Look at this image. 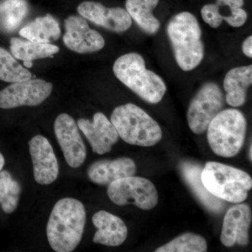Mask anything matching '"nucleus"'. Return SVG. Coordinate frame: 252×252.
I'll return each mask as SVG.
<instances>
[{
  "label": "nucleus",
  "mask_w": 252,
  "mask_h": 252,
  "mask_svg": "<svg viewBox=\"0 0 252 252\" xmlns=\"http://www.w3.org/2000/svg\"><path fill=\"white\" fill-rule=\"evenodd\" d=\"M86 220L85 207L75 198L59 200L50 215L46 233L50 246L57 252L74 251L80 243Z\"/></svg>",
  "instance_id": "1"
},
{
  "label": "nucleus",
  "mask_w": 252,
  "mask_h": 252,
  "mask_svg": "<svg viewBox=\"0 0 252 252\" xmlns=\"http://www.w3.org/2000/svg\"><path fill=\"white\" fill-rule=\"evenodd\" d=\"M167 34L181 69L189 72L198 67L205 56V48L196 17L188 11L179 13L169 21Z\"/></svg>",
  "instance_id": "2"
},
{
  "label": "nucleus",
  "mask_w": 252,
  "mask_h": 252,
  "mask_svg": "<svg viewBox=\"0 0 252 252\" xmlns=\"http://www.w3.org/2000/svg\"><path fill=\"white\" fill-rule=\"evenodd\" d=\"M113 72L121 82L148 103H159L166 93V84L162 78L147 69L143 57L137 53L119 57Z\"/></svg>",
  "instance_id": "3"
},
{
  "label": "nucleus",
  "mask_w": 252,
  "mask_h": 252,
  "mask_svg": "<svg viewBox=\"0 0 252 252\" xmlns=\"http://www.w3.org/2000/svg\"><path fill=\"white\" fill-rule=\"evenodd\" d=\"M111 122L119 137L132 145L149 147L155 145L162 138L160 126L138 106L127 103L113 111Z\"/></svg>",
  "instance_id": "4"
},
{
  "label": "nucleus",
  "mask_w": 252,
  "mask_h": 252,
  "mask_svg": "<svg viewBox=\"0 0 252 252\" xmlns=\"http://www.w3.org/2000/svg\"><path fill=\"white\" fill-rule=\"evenodd\" d=\"M201 180L214 196L233 203L245 201L252 187V177L247 172L217 162L205 164Z\"/></svg>",
  "instance_id": "5"
},
{
  "label": "nucleus",
  "mask_w": 252,
  "mask_h": 252,
  "mask_svg": "<svg viewBox=\"0 0 252 252\" xmlns=\"http://www.w3.org/2000/svg\"><path fill=\"white\" fill-rule=\"evenodd\" d=\"M207 131V140L214 153L232 158L243 148L247 132L246 119L238 109H223L212 119Z\"/></svg>",
  "instance_id": "6"
},
{
  "label": "nucleus",
  "mask_w": 252,
  "mask_h": 252,
  "mask_svg": "<svg viewBox=\"0 0 252 252\" xmlns=\"http://www.w3.org/2000/svg\"><path fill=\"white\" fill-rule=\"evenodd\" d=\"M224 106V95L218 84H204L192 99L187 111V121L192 132L198 135L206 132L212 119Z\"/></svg>",
  "instance_id": "7"
},
{
  "label": "nucleus",
  "mask_w": 252,
  "mask_h": 252,
  "mask_svg": "<svg viewBox=\"0 0 252 252\" xmlns=\"http://www.w3.org/2000/svg\"><path fill=\"white\" fill-rule=\"evenodd\" d=\"M107 194L116 205H135L144 210H152L158 203V195L151 181L140 177H125L108 185Z\"/></svg>",
  "instance_id": "8"
},
{
  "label": "nucleus",
  "mask_w": 252,
  "mask_h": 252,
  "mask_svg": "<svg viewBox=\"0 0 252 252\" xmlns=\"http://www.w3.org/2000/svg\"><path fill=\"white\" fill-rule=\"evenodd\" d=\"M52 91L53 84L40 79L12 83L0 91V108L39 105L49 97Z\"/></svg>",
  "instance_id": "9"
},
{
  "label": "nucleus",
  "mask_w": 252,
  "mask_h": 252,
  "mask_svg": "<svg viewBox=\"0 0 252 252\" xmlns=\"http://www.w3.org/2000/svg\"><path fill=\"white\" fill-rule=\"evenodd\" d=\"M54 132L68 165L80 167L86 158V148L75 121L67 114H60L55 121Z\"/></svg>",
  "instance_id": "10"
},
{
  "label": "nucleus",
  "mask_w": 252,
  "mask_h": 252,
  "mask_svg": "<svg viewBox=\"0 0 252 252\" xmlns=\"http://www.w3.org/2000/svg\"><path fill=\"white\" fill-rule=\"evenodd\" d=\"M65 33L63 42L68 49L77 54H91L103 49V36L91 29L84 18L70 16L64 20Z\"/></svg>",
  "instance_id": "11"
},
{
  "label": "nucleus",
  "mask_w": 252,
  "mask_h": 252,
  "mask_svg": "<svg viewBox=\"0 0 252 252\" xmlns=\"http://www.w3.org/2000/svg\"><path fill=\"white\" fill-rule=\"evenodd\" d=\"M77 11L83 18L114 32H124L132 26L130 15L121 7H106L97 1H85L78 6Z\"/></svg>",
  "instance_id": "12"
},
{
  "label": "nucleus",
  "mask_w": 252,
  "mask_h": 252,
  "mask_svg": "<svg viewBox=\"0 0 252 252\" xmlns=\"http://www.w3.org/2000/svg\"><path fill=\"white\" fill-rule=\"evenodd\" d=\"M29 151L36 182L41 185L54 182L59 176V165L49 140L44 136H34L29 142Z\"/></svg>",
  "instance_id": "13"
},
{
  "label": "nucleus",
  "mask_w": 252,
  "mask_h": 252,
  "mask_svg": "<svg viewBox=\"0 0 252 252\" xmlns=\"http://www.w3.org/2000/svg\"><path fill=\"white\" fill-rule=\"evenodd\" d=\"M77 126L90 143L93 152L99 155L110 152L112 146L119 140L115 127L102 113L94 114L92 122L79 119Z\"/></svg>",
  "instance_id": "14"
},
{
  "label": "nucleus",
  "mask_w": 252,
  "mask_h": 252,
  "mask_svg": "<svg viewBox=\"0 0 252 252\" xmlns=\"http://www.w3.org/2000/svg\"><path fill=\"white\" fill-rule=\"evenodd\" d=\"M252 223V212L246 204H239L225 214L222 226L220 242L231 248L235 244L246 246L249 243V230Z\"/></svg>",
  "instance_id": "15"
},
{
  "label": "nucleus",
  "mask_w": 252,
  "mask_h": 252,
  "mask_svg": "<svg viewBox=\"0 0 252 252\" xmlns=\"http://www.w3.org/2000/svg\"><path fill=\"white\" fill-rule=\"evenodd\" d=\"M244 0H217L215 4H208L201 9L202 18L212 28H218L223 21L233 28L244 26L248 16L243 9Z\"/></svg>",
  "instance_id": "16"
},
{
  "label": "nucleus",
  "mask_w": 252,
  "mask_h": 252,
  "mask_svg": "<svg viewBox=\"0 0 252 252\" xmlns=\"http://www.w3.org/2000/svg\"><path fill=\"white\" fill-rule=\"evenodd\" d=\"M136 170L133 160L122 157L94 162L88 169V176L96 185L108 186L115 181L134 176Z\"/></svg>",
  "instance_id": "17"
},
{
  "label": "nucleus",
  "mask_w": 252,
  "mask_h": 252,
  "mask_svg": "<svg viewBox=\"0 0 252 252\" xmlns=\"http://www.w3.org/2000/svg\"><path fill=\"white\" fill-rule=\"evenodd\" d=\"M93 223L97 230L94 237V243L109 247H117L126 241L127 228L119 217L104 210L96 212Z\"/></svg>",
  "instance_id": "18"
},
{
  "label": "nucleus",
  "mask_w": 252,
  "mask_h": 252,
  "mask_svg": "<svg viewBox=\"0 0 252 252\" xmlns=\"http://www.w3.org/2000/svg\"><path fill=\"white\" fill-rule=\"evenodd\" d=\"M252 83V65L233 68L225 74L223 89L226 93L225 100L233 107L243 106Z\"/></svg>",
  "instance_id": "19"
},
{
  "label": "nucleus",
  "mask_w": 252,
  "mask_h": 252,
  "mask_svg": "<svg viewBox=\"0 0 252 252\" xmlns=\"http://www.w3.org/2000/svg\"><path fill=\"white\" fill-rule=\"evenodd\" d=\"M181 172L184 179L207 210L215 213H220L224 208L223 200L212 195L204 186L201 180L203 168L198 164L185 161L180 165Z\"/></svg>",
  "instance_id": "20"
},
{
  "label": "nucleus",
  "mask_w": 252,
  "mask_h": 252,
  "mask_svg": "<svg viewBox=\"0 0 252 252\" xmlns=\"http://www.w3.org/2000/svg\"><path fill=\"white\" fill-rule=\"evenodd\" d=\"M19 34L28 40L50 44L61 37V30L57 20L46 14L28 23L20 31Z\"/></svg>",
  "instance_id": "21"
},
{
  "label": "nucleus",
  "mask_w": 252,
  "mask_h": 252,
  "mask_svg": "<svg viewBox=\"0 0 252 252\" xmlns=\"http://www.w3.org/2000/svg\"><path fill=\"white\" fill-rule=\"evenodd\" d=\"M159 1L160 0H126V11L140 29L147 34H156L160 29V22L152 13Z\"/></svg>",
  "instance_id": "22"
},
{
  "label": "nucleus",
  "mask_w": 252,
  "mask_h": 252,
  "mask_svg": "<svg viewBox=\"0 0 252 252\" xmlns=\"http://www.w3.org/2000/svg\"><path fill=\"white\" fill-rule=\"evenodd\" d=\"M10 44L13 56L23 62L52 57L59 51V48L53 44L24 41L16 37L11 38Z\"/></svg>",
  "instance_id": "23"
},
{
  "label": "nucleus",
  "mask_w": 252,
  "mask_h": 252,
  "mask_svg": "<svg viewBox=\"0 0 252 252\" xmlns=\"http://www.w3.org/2000/svg\"><path fill=\"white\" fill-rule=\"evenodd\" d=\"M28 13L26 0H4L0 4V26L6 32H14Z\"/></svg>",
  "instance_id": "24"
},
{
  "label": "nucleus",
  "mask_w": 252,
  "mask_h": 252,
  "mask_svg": "<svg viewBox=\"0 0 252 252\" xmlns=\"http://www.w3.org/2000/svg\"><path fill=\"white\" fill-rule=\"evenodd\" d=\"M21 187L6 170L0 171V205L6 214L13 213L17 208Z\"/></svg>",
  "instance_id": "25"
},
{
  "label": "nucleus",
  "mask_w": 252,
  "mask_h": 252,
  "mask_svg": "<svg viewBox=\"0 0 252 252\" xmlns=\"http://www.w3.org/2000/svg\"><path fill=\"white\" fill-rule=\"evenodd\" d=\"M206 240L200 235L187 233L162 245L156 252H205Z\"/></svg>",
  "instance_id": "26"
},
{
  "label": "nucleus",
  "mask_w": 252,
  "mask_h": 252,
  "mask_svg": "<svg viewBox=\"0 0 252 252\" xmlns=\"http://www.w3.org/2000/svg\"><path fill=\"white\" fill-rule=\"evenodd\" d=\"M31 72L23 67L11 54L0 47V80L9 83L31 79Z\"/></svg>",
  "instance_id": "27"
},
{
  "label": "nucleus",
  "mask_w": 252,
  "mask_h": 252,
  "mask_svg": "<svg viewBox=\"0 0 252 252\" xmlns=\"http://www.w3.org/2000/svg\"><path fill=\"white\" fill-rule=\"evenodd\" d=\"M243 54L248 58L252 57V36H249L243 41L242 46Z\"/></svg>",
  "instance_id": "28"
},
{
  "label": "nucleus",
  "mask_w": 252,
  "mask_h": 252,
  "mask_svg": "<svg viewBox=\"0 0 252 252\" xmlns=\"http://www.w3.org/2000/svg\"><path fill=\"white\" fill-rule=\"evenodd\" d=\"M5 164L4 158L3 157L2 154L0 153V171L2 170L3 167H4Z\"/></svg>",
  "instance_id": "29"
},
{
  "label": "nucleus",
  "mask_w": 252,
  "mask_h": 252,
  "mask_svg": "<svg viewBox=\"0 0 252 252\" xmlns=\"http://www.w3.org/2000/svg\"><path fill=\"white\" fill-rule=\"evenodd\" d=\"M33 63L32 62H24V66L26 68H31L32 67Z\"/></svg>",
  "instance_id": "30"
},
{
  "label": "nucleus",
  "mask_w": 252,
  "mask_h": 252,
  "mask_svg": "<svg viewBox=\"0 0 252 252\" xmlns=\"http://www.w3.org/2000/svg\"><path fill=\"white\" fill-rule=\"evenodd\" d=\"M252 145H251V146H250V160H252Z\"/></svg>",
  "instance_id": "31"
}]
</instances>
